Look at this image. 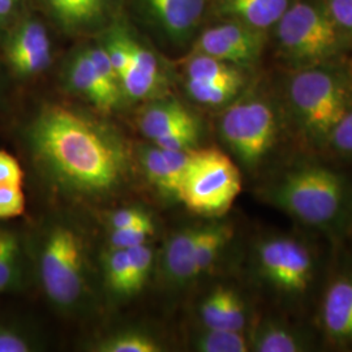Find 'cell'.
Returning <instances> with one entry per match:
<instances>
[{
	"label": "cell",
	"mask_w": 352,
	"mask_h": 352,
	"mask_svg": "<svg viewBox=\"0 0 352 352\" xmlns=\"http://www.w3.org/2000/svg\"><path fill=\"white\" fill-rule=\"evenodd\" d=\"M7 59L13 72L21 77L38 75L51 62V42L45 26L28 21L20 26L7 47Z\"/></svg>",
	"instance_id": "30bf717a"
},
{
	"label": "cell",
	"mask_w": 352,
	"mask_h": 352,
	"mask_svg": "<svg viewBox=\"0 0 352 352\" xmlns=\"http://www.w3.org/2000/svg\"><path fill=\"white\" fill-rule=\"evenodd\" d=\"M317 321L322 340L330 347L352 350V263L342 265L327 278Z\"/></svg>",
	"instance_id": "9c48e42d"
},
{
	"label": "cell",
	"mask_w": 352,
	"mask_h": 352,
	"mask_svg": "<svg viewBox=\"0 0 352 352\" xmlns=\"http://www.w3.org/2000/svg\"><path fill=\"white\" fill-rule=\"evenodd\" d=\"M250 351L305 352L314 350V337L302 327L279 315L263 316L252 327Z\"/></svg>",
	"instance_id": "8fae6325"
},
{
	"label": "cell",
	"mask_w": 352,
	"mask_h": 352,
	"mask_svg": "<svg viewBox=\"0 0 352 352\" xmlns=\"http://www.w3.org/2000/svg\"><path fill=\"white\" fill-rule=\"evenodd\" d=\"M325 7L299 1L289 6L277 23L283 56L298 69L327 63L342 50V34Z\"/></svg>",
	"instance_id": "52a82bcc"
},
{
	"label": "cell",
	"mask_w": 352,
	"mask_h": 352,
	"mask_svg": "<svg viewBox=\"0 0 352 352\" xmlns=\"http://www.w3.org/2000/svg\"><path fill=\"white\" fill-rule=\"evenodd\" d=\"M193 349L200 352H247L250 344L243 331L204 327L195 337Z\"/></svg>",
	"instance_id": "ffe728a7"
},
{
	"label": "cell",
	"mask_w": 352,
	"mask_h": 352,
	"mask_svg": "<svg viewBox=\"0 0 352 352\" xmlns=\"http://www.w3.org/2000/svg\"><path fill=\"white\" fill-rule=\"evenodd\" d=\"M234 226L228 222L205 225L193 256V282L206 274L225 251L234 236Z\"/></svg>",
	"instance_id": "ac0fdd59"
},
{
	"label": "cell",
	"mask_w": 352,
	"mask_h": 352,
	"mask_svg": "<svg viewBox=\"0 0 352 352\" xmlns=\"http://www.w3.org/2000/svg\"><path fill=\"white\" fill-rule=\"evenodd\" d=\"M104 49L110 56L113 69L119 76V81H120V75L128 68V65L131 64V59H132L131 39L123 37V36H118L111 39L110 43L107 45V47H104Z\"/></svg>",
	"instance_id": "836d02e7"
},
{
	"label": "cell",
	"mask_w": 352,
	"mask_h": 352,
	"mask_svg": "<svg viewBox=\"0 0 352 352\" xmlns=\"http://www.w3.org/2000/svg\"><path fill=\"white\" fill-rule=\"evenodd\" d=\"M140 162L144 174L151 184L160 192H162L164 196L176 199L171 173L164 158V151L157 145L141 146Z\"/></svg>",
	"instance_id": "7402d4cb"
},
{
	"label": "cell",
	"mask_w": 352,
	"mask_h": 352,
	"mask_svg": "<svg viewBox=\"0 0 352 352\" xmlns=\"http://www.w3.org/2000/svg\"><path fill=\"white\" fill-rule=\"evenodd\" d=\"M129 264H131V279L133 294H138L145 286L151 266L154 263V252L146 244H141L138 247L126 250Z\"/></svg>",
	"instance_id": "f1b7e54d"
},
{
	"label": "cell",
	"mask_w": 352,
	"mask_h": 352,
	"mask_svg": "<svg viewBox=\"0 0 352 352\" xmlns=\"http://www.w3.org/2000/svg\"><path fill=\"white\" fill-rule=\"evenodd\" d=\"M20 236L0 226V294L19 289L24 278V254Z\"/></svg>",
	"instance_id": "d6986e66"
},
{
	"label": "cell",
	"mask_w": 352,
	"mask_h": 352,
	"mask_svg": "<svg viewBox=\"0 0 352 352\" xmlns=\"http://www.w3.org/2000/svg\"><path fill=\"white\" fill-rule=\"evenodd\" d=\"M149 219H151V215L140 208H124L110 214L107 222H109L110 230H118V228L136 226Z\"/></svg>",
	"instance_id": "8d00e7d4"
},
{
	"label": "cell",
	"mask_w": 352,
	"mask_h": 352,
	"mask_svg": "<svg viewBox=\"0 0 352 352\" xmlns=\"http://www.w3.org/2000/svg\"><path fill=\"white\" fill-rule=\"evenodd\" d=\"M200 126L199 119L180 102L153 103L139 118L140 131L151 141L176 131Z\"/></svg>",
	"instance_id": "5bb4252c"
},
{
	"label": "cell",
	"mask_w": 352,
	"mask_h": 352,
	"mask_svg": "<svg viewBox=\"0 0 352 352\" xmlns=\"http://www.w3.org/2000/svg\"><path fill=\"white\" fill-rule=\"evenodd\" d=\"M200 126H189L154 140L153 142L164 151H189L196 148L200 140Z\"/></svg>",
	"instance_id": "4dcf8cb0"
},
{
	"label": "cell",
	"mask_w": 352,
	"mask_h": 352,
	"mask_svg": "<svg viewBox=\"0 0 352 352\" xmlns=\"http://www.w3.org/2000/svg\"><path fill=\"white\" fill-rule=\"evenodd\" d=\"M132 59L120 75V85L132 100L149 97L160 85V69L155 56L151 51L131 39Z\"/></svg>",
	"instance_id": "9a60e30c"
},
{
	"label": "cell",
	"mask_w": 352,
	"mask_h": 352,
	"mask_svg": "<svg viewBox=\"0 0 352 352\" xmlns=\"http://www.w3.org/2000/svg\"><path fill=\"white\" fill-rule=\"evenodd\" d=\"M253 276L278 307L299 311L315 294L321 273L312 241L291 232H270L254 241Z\"/></svg>",
	"instance_id": "3957f363"
},
{
	"label": "cell",
	"mask_w": 352,
	"mask_h": 352,
	"mask_svg": "<svg viewBox=\"0 0 352 352\" xmlns=\"http://www.w3.org/2000/svg\"><path fill=\"white\" fill-rule=\"evenodd\" d=\"M241 190L239 166L217 148L190 151L188 170L179 192V201L204 217H221L232 206Z\"/></svg>",
	"instance_id": "ba28073f"
},
{
	"label": "cell",
	"mask_w": 352,
	"mask_h": 352,
	"mask_svg": "<svg viewBox=\"0 0 352 352\" xmlns=\"http://www.w3.org/2000/svg\"><path fill=\"white\" fill-rule=\"evenodd\" d=\"M205 225L184 227L167 240L164 253V276L179 286L193 282V256Z\"/></svg>",
	"instance_id": "7c38bea8"
},
{
	"label": "cell",
	"mask_w": 352,
	"mask_h": 352,
	"mask_svg": "<svg viewBox=\"0 0 352 352\" xmlns=\"http://www.w3.org/2000/svg\"><path fill=\"white\" fill-rule=\"evenodd\" d=\"M100 352H160L161 344L146 333L122 331L101 340L97 344Z\"/></svg>",
	"instance_id": "484cf974"
},
{
	"label": "cell",
	"mask_w": 352,
	"mask_h": 352,
	"mask_svg": "<svg viewBox=\"0 0 352 352\" xmlns=\"http://www.w3.org/2000/svg\"><path fill=\"white\" fill-rule=\"evenodd\" d=\"M17 0H0V16H8L13 12Z\"/></svg>",
	"instance_id": "f35d334b"
},
{
	"label": "cell",
	"mask_w": 352,
	"mask_h": 352,
	"mask_svg": "<svg viewBox=\"0 0 352 352\" xmlns=\"http://www.w3.org/2000/svg\"><path fill=\"white\" fill-rule=\"evenodd\" d=\"M104 0H49L54 13L65 25H82L102 12Z\"/></svg>",
	"instance_id": "d4e9b609"
},
{
	"label": "cell",
	"mask_w": 352,
	"mask_h": 352,
	"mask_svg": "<svg viewBox=\"0 0 352 352\" xmlns=\"http://www.w3.org/2000/svg\"><path fill=\"white\" fill-rule=\"evenodd\" d=\"M187 78L202 81L219 80H244L239 69L234 64L222 62L212 56L196 54L189 58L186 64Z\"/></svg>",
	"instance_id": "603a6c76"
},
{
	"label": "cell",
	"mask_w": 352,
	"mask_h": 352,
	"mask_svg": "<svg viewBox=\"0 0 352 352\" xmlns=\"http://www.w3.org/2000/svg\"><path fill=\"white\" fill-rule=\"evenodd\" d=\"M289 110L302 142L324 151L327 139L352 106V80L325 64L299 68L287 84Z\"/></svg>",
	"instance_id": "277c9868"
},
{
	"label": "cell",
	"mask_w": 352,
	"mask_h": 352,
	"mask_svg": "<svg viewBox=\"0 0 352 352\" xmlns=\"http://www.w3.org/2000/svg\"><path fill=\"white\" fill-rule=\"evenodd\" d=\"M25 210V195L21 186H0V219L19 217Z\"/></svg>",
	"instance_id": "d6a6232c"
},
{
	"label": "cell",
	"mask_w": 352,
	"mask_h": 352,
	"mask_svg": "<svg viewBox=\"0 0 352 352\" xmlns=\"http://www.w3.org/2000/svg\"><path fill=\"white\" fill-rule=\"evenodd\" d=\"M106 283L119 296H132V279L131 264L126 250L110 248L103 260Z\"/></svg>",
	"instance_id": "cb8c5ba5"
},
{
	"label": "cell",
	"mask_w": 352,
	"mask_h": 352,
	"mask_svg": "<svg viewBox=\"0 0 352 352\" xmlns=\"http://www.w3.org/2000/svg\"><path fill=\"white\" fill-rule=\"evenodd\" d=\"M261 199L302 226L330 238L352 227V179L316 160H296L280 168L260 188Z\"/></svg>",
	"instance_id": "7a4b0ae2"
},
{
	"label": "cell",
	"mask_w": 352,
	"mask_h": 352,
	"mask_svg": "<svg viewBox=\"0 0 352 352\" xmlns=\"http://www.w3.org/2000/svg\"><path fill=\"white\" fill-rule=\"evenodd\" d=\"M227 286L214 287L202 300L199 308L202 327L225 329Z\"/></svg>",
	"instance_id": "4316f807"
},
{
	"label": "cell",
	"mask_w": 352,
	"mask_h": 352,
	"mask_svg": "<svg viewBox=\"0 0 352 352\" xmlns=\"http://www.w3.org/2000/svg\"><path fill=\"white\" fill-rule=\"evenodd\" d=\"M90 62L96 67L98 74L113 88L119 89V76L113 69L110 56L104 47H93L87 51Z\"/></svg>",
	"instance_id": "e575fe53"
},
{
	"label": "cell",
	"mask_w": 352,
	"mask_h": 352,
	"mask_svg": "<svg viewBox=\"0 0 352 352\" xmlns=\"http://www.w3.org/2000/svg\"><path fill=\"white\" fill-rule=\"evenodd\" d=\"M325 10L340 30L352 34V0H325Z\"/></svg>",
	"instance_id": "d590c367"
},
{
	"label": "cell",
	"mask_w": 352,
	"mask_h": 352,
	"mask_svg": "<svg viewBox=\"0 0 352 352\" xmlns=\"http://www.w3.org/2000/svg\"><path fill=\"white\" fill-rule=\"evenodd\" d=\"M39 277L50 302L62 311L80 305L87 292V251L82 235L67 223L51 226L39 252Z\"/></svg>",
	"instance_id": "8992f818"
},
{
	"label": "cell",
	"mask_w": 352,
	"mask_h": 352,
	"mask_svg": "<svg viewBox=\"0 0 352 352\" xmlns=\"http://www.w3.org/2000/svg\"><path fill=\"white\" fill-rule=\"evenodd\" d=\"M287 8L289 0H221V12L260 30L277 25Z\"/></svg>",
	"instance_id": "e0dca14e"
},
{
	"label": "cell",
	"mask_w": 352,
	"mask_h": 352,
	"mask_svg": "<svg viewBox=\"0 0 352 352\" xmlns=\"http://www.w3.org/2000/svg\"><path fill=\"white\" fill-rule=\"evenodd\" d=\"M69 82L101 111L109 113L119 101V89L111 87L90 62L87 52L77 55L69 67Z\"/></svg>",
	"instance_id": "4fadbf2b"
},
{
	"label": "cell",
	"mask_w": 352,
	"mask_h": 352,
	"mask_svg": "<svg viewBox=\"0 0 352 352\" xmlns=\"http://www.w3.org/2000/svg\"><path fill=\"white\" fill-rule=\"evenodd\" d=\"M324 151L352 158V106L331 131Z\"/></svg>",
	"instance_id": "f546056e"
},
{
	"label": "cell",
	"mask_w": 352,
	"mask_h": 352,
	"mask_svg": "<svg viewBox=\"0 0 352 352\" xmlns=\"http://www.w3.org/2000/svg\"><path fill=\"white\" fill-rule=\"evenodd\" d=\"M282 132L273 104L260 97L231 104L219 120L221 139L250 173H257L279 154Z\"/></svg>",
	"instance_id": "5b68a950"
},
{
	"label": "cell",
	"mask_w": 352,
	"mask_h": 352,
	"mask_svg": "<svg viewBox=\"0 0 352 352\" xmlns=\"http://www.w3.org/2000/svg\"><path fill=\"white\" fill-rule=\"evenodd\" d=\"M24 173L17 160L7 151H0V186H21Z\"/></svg>",
	"instance_id": "74e56055"
},
{
	"label": "cell",
	"mask_w": 352,
	"mask_h": 352,
	"mask_svg": "<svg viewBox=\"0 0 352 352\" xmlns=\"http://www.w3.org/2000/svg\"><path fill=\"white\" fill-rule=\"evenodd\" d=\"M155 232L153 219L136 226L110 230V248L129 250L141 244H146Z\"/></svg>",
	"instance_id": "83f0119b"
},
{
	"label": "cell",
	"mask_w": 352,
	"mask_h": 352,
	"mask_svg": "<svg viewBox=\"0 0 352 352\" xmlns=\"http://www.w3.org/2000/svg\"><path fill=\"white\" fill-rule=\"evenodd\" d=\"M28 144L41 173L67 195L102 199L131 180L132 154L126 140L65 106H45L28 128Z\"/></svg>",
	"instance_id": "6da1fadb"
},
{
	"label": "cell",
	"mask_w": 352,
	"mask_h": 352,
	"mask_svg": "<svg viewBox=\"0 0 352 352\" xmlns=\"http://www.w3.org/2000/svg\"><path fill=\"white\" fill-rule=\"evenodd\" d=\"M154 17L176 38L186 37L199 24L206 0H146Z\"/></svg>",
	"instance_id": "2e32d148"
},
{
	"label": "cell",
	"mask_w": 352,
	"mask_h": 352,
	"mask_svg": "<svg viewBox=\"0 0 352 352\" xmlns=\"http://www.w3.org/2000/svg\"><path fill=\"white\" fill-rule=\"evenodd\" d=\"M34 350V340L24 330L0 324V352H30Z\"/></svg>",
	"instance_id": "1f68e13d"
},
{
	"label": "cell",
	"mask_w": 352,
	"mask_h": 352,
	"mask_svg": "<svg viewBox=\"0 0 352 352\" xmlns=\"http://www.w3.org/2000/svg\"><path fill=\"white\" fill-rule=\"evenodd\" d=\"M244 80L202 81L187 78L189 96L205 106H221L231 101L243 87Z\"/></svg>",
	"instance_id": "44dd1931"
}]
</instances>
